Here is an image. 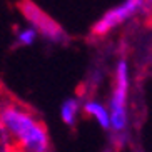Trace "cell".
<instances>
[{"mask_svg":"<svg viewBox=\"0 0 152 152\" xmlns=\"http://www.w3.org/2000/svg\"><path fill=\"white\" fill-rule=\"evenodd\" d=\"M82 109H84V102L79 97H69L65 99L60 105V119L65 125H74L80 115Z\"/></svg>","mask_w":152,"mask_h":152,"instance_id":"obj_6","label":"cell"},{"mask_svg":"<svg viewBox=\"0 0 152 152\" xmlns=\"http://www.w3.org/2000/svg\"><path fill=\"white\" fill-rule=\"evenodd\" d=\"M0 121L18 152H50V137L44 122L14 99H0Z\"/></svg>","mask_w":152,"mask_h":152,"instance_id":"obj_1","label":"cell"},{"mask_svg":"<svg viewBox=\"0 0 152 152\" xmlns=\"http://www.w3.org/2000/svg\"><path fill=\"white\" fill-rule=\"evenodd\" d=\"M85 115H89L90 119H94L104 130H110V114H109V107L100 100L95 99H89L84 102V109H82Z\"/></svg>","mask_w":152,"mask_h":152,"instance_id":"obj_5","label":"cell"},{"mask_svg":"<svg viewBox=\"0 0 152 152\" xmlns=\"http://www.w3.org/2000/svg\"><path fill=\"white\" fill-rule=\"evenodd\" d=\"M18 9L28 22V27H32L44 39L55 44H65L69 40L65 30L32 0H18Z\"/></svg>","mask_w":152,"mask_h":152,"instance_id":"obj_3","label":"cell"},{"mask_svg":"<svg viewBox=\"0 0 152 152\" xmlns=\"http://www.w3.org/2000/svg\"><path fill=\"white\" fill-rule=\"evenodd\" d=\"M129 89L130 67L125 58H119L114 70V89L109 100L110 132L115 137H124L129 129Z\"/></svg>","mask_w":152,"mask_h":152,"instance_id":"obj_2","label":"cell"},{"mask_svg":"<svg viewBox=\"0 0 152 152\" xmlns=\"http://www.w3.org/2000/svg\"><path fill=\"white\" fill-rule=\"evenodd\" d=\"M37 35H39V34H37L32 27H23L17 32V42L20 45H25V47H27V45H32L37 40Z\"/></svg>","mask_w":152,"mask_h":152,"instance_id":"obj_8","label":"cell"},{"mask_svg":"<svg viewBox=\"0 0 152 152\" xmlns=\"http://www.w3.org/2000/svg\"><path fill=\"white\" fill-rule=\"evenodd\" d=\"M145 12L142 0H124L119 5H115L114 9L107 10L102 17L92 27V34L95 37H104L110 34L112 30H115L117 27H121L122 23L130 20L132 17Z\"/></svg>","mask_w":152,"mask_h":152,"instance_id":"obj_4","label":"cell"},{"mask_svg":"<svg viewBox=\"0 0 152 152\" xmlns=\"http://www.w3.org/2000/svg\"><path fill=\"white\" fill-rule=\"evenodd\" d=\"M142 2H144V9L152 10V0H142Z\"/></svg>","mask_w":152,"mask_h":152,"instance_id":"obj_9","label":"cell"},{"mask_svg":"<svg viewBox=\"0 0 152 152\" xmlns=\"http://www.w3.org/2000/svg\"><path fill=\"white\" fill-rule=\"evenodd\" d=\"M151 72H152V62H151Z\"/></svg>","mask_w":152,"mask_h":152,"instance_id":"obj_10","label":"cell"},{"mask_svg":"<svg viewBox=\"0 0 152 152\" xmlns=\"http://www.w3.org/2000/svg\"><path fill=\"white\" fill-rule=\"evenodd\" d=\"M0 152H18L15 147V142L9 130L5 129V125L0 121Z\"/></svg>","mask_w":152,"mask_h":152,"instance_id":"obj_7","label":"cell"}]
</instances>
